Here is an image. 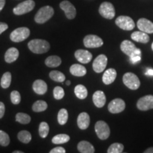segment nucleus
<instances>
[{
    "mask_svg": "<svg viewBox=\"0 0 153 153\" xmlns=\"http://www.w3.org/2000/svg\"><path fill=\"white\" fill-rule=\"evenodd\" d=\"M95 132L100 140H106L110 136V128L105 121L99 120L95 124Z\"/></svg>",
    "mask_w": 153,
    "mask_h": 153,
    "instance_id": "20e7f679",
    "label": "nucleus"
},
{
    "mask_svg": "<svg viewBox=\"0 0 153 153\" xmlns=\"http://www.w3.org/2000/svg\"><path fill=\"white\" fill-rule=\"evenodd\" d=\"M48 104L45 101L38 100L36 101L33 104L32 109L35 112H42L47 109Z\"/></svg>",
    "mask_w": 153,
    "mask_h": 153,
    "instance_id": "c85d7f7f",
    "label": "nucleus"
},
{
    "mask_svg": "<svg viewBox=\"0 0 153 153\" xmlns=\"http://www.w3.org/2000/svg\"><path fill=\"white\" fill-rule=\"evenodd\" d=\"M30 36V30L26 27H20L13 30L10 34V39L15 43L24 41Z\"/></svg>",
    "mask_w": 153,
    "mask_h": 153,
    "instance_id": "39448f33",
    "label": "nucleus"
},
{
    "mask_svg": "<svg viewBox=\"0 0 153 153\" xmlns=\"http://www.w3.org/2000/svg\"><path fill=\"white\" fill-rule=\"evenodd\" d=\"M93 102L97 108H102L106 104V98L102 91H97L93 94Z\"/></svg>",
    "mask_w": 153,
    "mask_h": 153,
    "instance_id": "dca6fc26",
    "label": "nucleus"
},
{
    "mask_svg": "<svg viewBox=\"0 0 153 153\" xmlns=\"http://www.w3.org/2000/svg\"><path fill=\"white\" fill-rule=\"evenodd\" d=\"M116 76H117L116 70L114 68H109L106 70L104 74H103L102 81L105 85H111L115 81Z\"/></svg>",
    "mask_w": 153,
    "mask_h": 153,
    "instance_id": "f3484780",
    "label": "nucleus"
},
{
    "mask_svg": "<svg viewBox=\"0 0 153 153\" xmlns=\"http://www.w3.org/2000/svg\"><path fill=\"white\" fill-rule=\"evenodd\" d=\"M146 74H148V75L153 76V70H148V71L146 72Z\"/></svg>",
    "mask_w": 153,
    "mask_h": 153,
    "instance_id": "a18cd8bd",
    "label": "nucleus"
},
{
    "mask_svg": "<svg viewBox=\"0 0 153 153\" xmlns=\"http://www.w3.org/2000/svg\"><path fill=\"white\" fill-rule=\"evenodd\" d=\"M6 0H0V11L2 10L5 5Z\"/></svg>",
    "mask_w": 153,
    "mask_h": 153,
    "instance_id": "37998d69",
    "label": "nucleus"
},
{
    "mask_svg": "<svg viewBox=\"0 0 153 153\" xmlns=\"http://www.w3.org/2000/svg\"><path fill=\"white\" fill-rule=\"evenodd\" d=\"M136 48H137L135 44L132 43L131 41H128V40H125L120 44V50H121L122 52L125 53L126 55H128L129 57L135 52Z\"/></svg>",
    "mask_w": 153,
    "mask_h": 153,
    "instance_id": "6ab92c4d",
    "label": "nucleus"
},
{
    "mask_svg": "<svg viewBox=\"0 0 153 153\" xmlns=\"http://www.w3.org/2000/svg\"><path fill=\"white\" fill-rule=\"evenodd\" d=\"M123 82L126 87L132 90H136L140 86V82L137 75L132 72H126L123 76Z\"/></svg>",
    "mask_w": 153,
    "mask_h": 153,
    "instance_id": "7ed1b4c3",
    "label": "nucleus"
},
{
    "mask_svg": "<svg viewBox=\"0 0 153 153\" xmlns=\"http://www.w3.org/2000/svg\"><path fill=\"white\" fill-rule=\"evenodd\" d=\"M126 108V103L123 99L117 98L112 100L108 105V110L111 114H119Z\"/></svg>",
    "mask_w": 153,
    "mask_h": 153,
    "instance_id": "f8f14e48",
    "label": "nucleus"
},
{
    "mask_svg": "<svg viewBox=\"0 0 153 153\" xmlns=\"http://www.w3.org/2000/svg\"><path fill=\"white\" fill-rule=\"evenodd\" d=\"M35 1L33 0H26L19 4L13 9V12L16 15H23L31 11L35 7Z\"/></svg>",
    "mask_w": 153,
    "mask_h": 153,
    "instance_id": "423d86ee",
    "label": "nucleus"
},
{
    "mask_svg": "<svg viewBox=\"0 0 153 153\" xmlns=\"http://www.w3.org/2000/svg\"><path fill=\"white\" fill-rule=\"evenodd\" d=\"M144 153H153V148H149L147 149V150H145L144 152Z\"/></svg>",
    "mask_w": 153,
    "mask_h": 153,
    "instance_id": "c03bdc74",
    "label": "nucleus"
},
{
    "mask_svg": "<svg viewBox=\"0 0 153 153\" xmlns=\"http://www.w3.org/2000/svg\"><path fill=\"white\" fill-rule=\"evenodd\" d=\"M116 26L124 30H131L135 28V22L130 16H120L116 19Z\"/></svg>",
    "mask_w": 153,
    "mask_h": 153,
    "instance_id": "6e6552de",
    "label": "nucleus"
},
{
    "mask_svg": "<svg viewBox=\"0 0 153 153\" xmlns=\"http://www.w3.org/2000/svg\"><path fill=\"white\" fill-rule=\"evenodd\" d=\"M28 48L31 52L36 54H43L50 50V44L45 40L33 39L28 42Z\"/></svg>",
    "mask_w": 153,
    "mask_h": 153,
    "instance_id": "f257e3e1",
    "label": "nucleus"
},
{
    "mask_svg": "<svg viewBox=\"0 0 153 153\" xmlns=\"http://www.w3.org/2000/svg\"><path fill=\"white\" fill-rule=\"evenodd\" d=\"M90 124V117L86 112H82L78 116L77 125L81 130H85Z\"/></svg>",
    "mask_w": 153,
    "mask_h": 153,
    "instance_id": "a211bd4d",
    "label": "nucleus"
},
{
    "mask_svg": "<svg viewBox=\"0 0 153 153\" xmlns=\"http://www.w3.org/2000/svg\"><path fill=\"white\" fill-rule=\"evenodd\" d=\"M99 12L101 16L106 19H112L114 18L116 11L114 5L108 1H104L100 5Z\"/></svg>",
    "mask_w": 153,
    "mask_h": 153,
    "instance_id": "0eeeda50",
    "label": "nucleus"
},
{
    "mask_svg": "<svg viewBox=\"0 0 153 153\" xmlns=\"http://www.w3.org/2000/svg\"><path fill=\"white\" fill-rule=\"evenodd\" d=\"M18 139L21 142L25 144H27L31 140V134L30 133V132L27 131H22L18 133Z\"/></svg>",
    "mask_w": 153,
    "mask_h": 153,
    "instance_id": "c756f323",
    "label": "nucleus"
},
{
    "mask_svg": "<svg viewBox=\"0 0 153 153\" xmlns=\"http://www.w3.org/2000/svg\"><path fill=\"white\" fill-rule=\"evenodd\" d=\"M10 143L9 135L4 131H0V145L1 146H7Z\"/></svg>",
    "mask_w": 153,
    "mask_h": 153,
    "instance_id": "c9c22d12",
    "label": "nucleus"
},
{
    "mask_svg": "<svg viewBox=\"0 0 153 153\" xmlns=\"http://www.w3.org/2000/svg\"><path fill=\"white\" fill-rule=\"evenodd\" d=\"M53 14H54V10L53 7L51 6H45L38 10L34 19L38 24H44L48 22L53 16Z\"/></svg>",
    "mask_w": 153,
    "mask_h": 153,
    "instance_id": "f03ea898",
    "label": "nucleus"
},
{
    "mask_svg": "<svg viewBox=\"0 0 153 153\" xmlns=\"http://www.w3.org/2000/svg\"><path fill=\"white\" fill-rule=\"evenodd\" d=\"M137 26L141 31L147 33H153V23L145 18L140 19L137 22Z\"/></svg>",
    "mask_w": 153,
    "mask_h": 153,
    "instance_id": "2eb2a0df",
    "label": "nucleus"
},
{
    "mask_svg": "<svg viewBox=\"0 0 153 153\" xmlns=\"http://www.w3.org/2000/svg\"><path fill=\"white\" fill-rule=\"evenodd\" d=\"M66 85H68V86L70 85V81H69V80H68V81H67V82H66Z\"/></svg>",
    "mask_w": 153,
    "mask_h": 153,
    "instance_id": "de8ad7c7",
    "label": "nucleus"
},
{
    "mask_svg": "<svg viewBox=\"0 0 153 153\" xmlns=\"http://www.w3.org/2000/svg\"><path fill=\"white\" fill-rule=\"evenodd\" d=\"M13 153H23L22 151H14Z\"/></svg>",
    "mask_w": 153,
    "mask_h": 153,
    "instance_id": "49530a36",
    "label": "nucleus"
},
{
    "mask_svg": "<svg viewBox=\"0 0 153 153\" xmlns=\"http://www.w3.org/2000/svg\"><path fill=\"white\" fill-rule=\"evenodd\" d=\"M104 42L100 37L96 35H87L84 38V45L89 48H96L102 46Z\"/></svg>",
    "mask_w": 153,
    "mask_h": 153,
    "instance_id": "1a4fd4ad",
    "label": "nucleus"
},
{
    "mask_svg": "<svg viewBox=\"0 0 153 153\" xmlns=\"http://www.w3.org/2000/svg\"><path fill=\"white\" fill-rule=\"evenodd\" d=\"M49 126L46 122H41L39 125V135L43 138H45L49 133Z\"/></svg>",
    "mask_w": 153,
    "mask_h": 153,
    "instance_id": "f704fd0d",
    "label": "nucleus"
},
{
    "mask_svg": "<svg viewBox=\"0 0 153 153\" xmlns=\"http://www.w3.org/2000/svg\"><path fill=\"white\" fill-rule=\"evenodd\" d=\"M131 38L134 41L141 43H147L150 41V36H148V33L141 30L133 32L131 34Z\"/></svg>",
    "mask_w": 153,
    "mask_h": 153,
    "instance_id": "412c9836",
    "label": "nucleus"
},
{
    "mask_svg": "<svg viewBox=\"0 0 153 153\" xmlns=\"http://www.w3.org/2000/svg\"><path fill=\"white\" fill-rule=\"evenodd\" d=\"M19 55V50L16 48H10L7 51L4 55V60L7 63L14 62L18 59Z\"/></svg>",
    "mask_w": 153,
    "mask_h": 153,
    "instance_id": "4be33fe9",
    "label": "nucleus"
},
{
    "mask_svg": "<svg viewBox=\"0 0 153 153\" xmlns=\"http://www.w3.org/2000/svg\"><path fill=\"white\" fill-rule=\"evenodd\" d=\"M152 51H153V43L152 44Z\"/></svg>",
    "mask_w": 153,
    "mask_h": 153,
    "instance_id": "09e8293b",
    "label": "nucleus"
},
{
    "mask_svg": "<svg viewBox=\"0 0 153 153\" xmlns=\"http://www.w3.org/2000/svg\"><path fill=\"white\" fill-rule=\"evenodd\" d=\"M7 28H8V25L6 24V23L0 22V35H1L4 31H5Z\"/></svg>",
    "mask_w": 153,
    "mask_h": 153,
    "instance_id": "a19ab883",
    "label": "nucleus"
},
{
    "mask_svg": "<svg viewBox=\"0 0 153 153\" xmlns=\"http://www.w3.org/2000/svg\"><path fill=\"white\" fill-rule=\"evenodd\" d=\"M124 150V146L121 143H113L112 145H111L109 148H108L107 152L108 153H121L123 152Z\"/></svg>",
    "mask_w": 153,
    "mask_h": 153,
    "instance_id": "473e14b6",
    "label": "nucleus"
},
{
    "mask_svg": "<svg viewBox=\"0 0 153 153\" xmlns=\"http://www.w3.org/2000/svg\"><path fill=\"white\" fill-rule=\"evenodd\" d=\"M5 113V106L4 103L0 101V118H1L4 116Z\"/></svg>",
    "mask_w": 153,
    "mask_h": 153,
    "instance_id": "79ce46f5",
    "label": "nucleus"
},
{
    "mask_svg": "<svg viewBox=\"0 0 153 153\" xmlns=\"http://www.w3.org/2000/svg\"><path fill=\"white\" fill-rule=\"evenodd\" d=\"M76 59L82 64H87L92 60V54L86 50H77L74 53Z\"/></svg>",
    "mask_w": 153,
    "mask_h": 153,
    "instance_id": "4468645a",
    "label": "nucleus"
},
{
    "mask_svg": "<svg viewBox=\"0 0 153 153\" xmlns=\"http://www.w3.org/2000/svg\"><path fill=\"white\" fill-rule=\"evenodd\" d=\"M11 101L14 104H19L21 102V94L18 91H11Z\"/></svg>",
    "mask_w": 153,
    "mask_h": 153,
    "instance_id": "58836bf2",
    "label": "nucleus"
},
{
    "mask_svg": "<svg viewBox=\"0 0 153 153\" xmlns=\"http://www.w3.org/2000/svg\"><path fill=\"white\" fill-rule=\"evenodd\" d=\"M130 59H131V62L132 63H136L138 61L140 60L141 59V51L138 48H136L133 54L130 56Z\"/></svg>",
    "mask_w": 153,
    "mask_h": 153,
    "instance_id": "4c0bfd02",
    "label": "nucleus"
},
{
    "mask_svg": "<svg viewBox=\"0 0 153 153\" xmlns=\"http://www.w3.org/2000/svg\"><path fill=\"white\" fill-rule=\"evenodd\" d=\"M62 63V60L59 56L57 55H51L48 57L45 60V65L49 68H57Z\"/></svg>",
    "mask_w": 153,
    "mask_h": 153,
    "instance_id": "393cba45",
    "label": "nucleus"
},
{
    "mask_svg": "<svg viewBox=\"0 0 153 153\" xmlns=\"http://www.w3.org/2000/svg\"><path fill=\"white\" fill-rule=\"evenodd\" d=\"M77 150L81 153H94L95 149L90 143L87 141L82 140L77 145Z\"/></svg>",
    "mask_w": 153,
    "mask_h": 153,
    "instance_id": "b1692460",
    "label": "nucleus"
},
{
    "mask_svg": "<svg viewBox=\"0 0 153 153\" xmlns=\"http://www.w3.org/2000/svg\"><path fill=\"white\" fill-rule=\"evenodd\" d=\"M70 73L76 76H83L87 74V69L85 67L79 64H74L70 68Z\"/></svg>",
    "mask_w": 153,
    "mask_h": 153,
    "instance_id": "5701e85b",
    "label": "nucleus"
},
{
    "mask_svg": "<svg viewBox=\"0 0 153 153\" xmlns=\"http://www.w3.org/2000/svg\"><path fill=\"white\" fill-rule=\"evenodd\" d=\"M137 108L143 111L153 109V95H146L140 98L137 101Z\"/></svg>",
    "mask_w": 153,
    "mask_h": 153,
    "instance_id": "9d476101",
    "label": "nucleus"
},
{
    "mask_svg": "<svg viewBox=\"0 0 153 153\" xmlns=\"http://www.w3.org/2000/svg\"><path fill=\"white\" fill-rule=\"evenodd\" d=\"M107 62H108V59L105 55H99L96 57V59L94 60L92 67L94 71L97 73H101L106 68Z\"/></svg>",
    "mask_w": 153,
    "mask_h": 153,
    "instance_id": "9b49d317",
    "label": "nucleus"
},
{
    "mask_svg": "<svg viewBox=\"0 0 153 153\" xmlns=\"http://www.w3.org/2000/svg\"><path fill=\"white\" fill-rule=\"evenodd\" d=\"M53 96L54 98L57 100H60L65 96V91L62 87H56L53 89Z\"/></svg>",
    "mask_w": 153,
    "mask_h": 153,
    "instance_id": "e433bc0d",
    "label": "nucleus"
},
{
    "mask_svg": "<svg viewBox=\"0 0 153 153\" xmlns=\"http://www.w3.org/2000/svg\"><path fill=\"white\" fill-rule=\"evenodd\" d=\"M70 137L67 134H58L53 137L52 142L55 145L64 144V143H68L70 140Z\"/></svg>",
    "mask_w": 153,
    "mask_h": 153,
    "instance_id": "bb28decb",
    "label": "nucleus"
},
{
    "mask_svg": "<svg viewBox=\"0 0 153 153\" xmlns=\"http://www.w3.org/2000/svg\"><path fill=\"white\" fill-rule=\"evenodd\" d=\"M50 78L53 81L57 82H62L65 80V74L60 71H57V70H53L51 71L49 74Z\"/></svg>",
    "mask_w": 153,
    "mask_h": 153,
    "instance_id": "cd10ccee",
    "label": "nucleus"
},
{
    "mask_svg": "<svg viewBox=\"0 0 153 153\" xmlns=\"http://www.w3.org/2000/svg\"><path fill=\"white\" fill-rule=\"evenodd\" d=\"M68 119V113L65 108H62L59 111L58 114H57V120L60 125H65L67 123Z\"/></svg>",
    "mask_w": 153,
    "mask_h": 153,
    "instance_id": "7c9ffc66",
    "label": "nucleus"
},
{
    "mask_svg": "<svg viewBox=\"0 0 153 153\" xmlns=\"http://www.w3.org/2000/svg\"><path fill=\"white\" fill-rule=\"evenodd\" d=\"M30 116L24 113H18L16 115V120L22 124H28L30 122Z\"/></svg>",
    "mask_w": 153,
    "mask_h": 153,
    "instance_id": "72a5a7b5",
    "label": "nucleus"
},
{
    "mask_svg": "<svg viewBox=\"0 0 153 153\" xmlns=\"http://www.w3.org/2000/svg\"><path fill=\"white\" fill-rule=\"evenodd\" d=\"M11 82V74L9 72H5L1 76V86L4 89H7L9 87Z\"/></svg>",
    "mask_w": 153,
    "mask_h": 153,
    "instance_id": "2f4dec72",
    "label": "nucleus"
},
{
    "mask_svg": "<svg viewBox=\"0 0 153 153\" xmlns=\"http://www.w3.org/2000/svg\"><path fill=\"white\" fill-rule=\"evenodd\" d=\"M33 89L38 94L43 95L47 92L48 85L43 80L37 79L33 82Z\"/></svg>",
    "mask_w": 153,
    "mask_h": 153,
    "instance_id": "aec40b11",
    "label": "nucleus"
},
{
    "mask_svg": "<svg viewBox=\"0 0 153 153\" xmlns=\"http://www.w3.org/2000/svg\"><path fill=\"white\" fill-rule=\"evenodd\" d=\"M65 150L62 147H56L50 151V153H65Z\"/></svg>",
    "mask_w": 153,
    "mask_h": 153,
    "instance_id": "ea45409f",
    "label": "nucleus"
},
{
    "mask_svg": "<svg viewBox=\"0 0 153 153\" xmlns=\"http://www.w3.org/2000/svg\"><path fill=\"white\" fill-rule=\"evenodd\" d=\"M60 7L64 11L65 16L68 19H73L76 16V11L74 6L69 1L65 0L60 4Z\"/></svg>",
    "mask_w": 153,
    "mask_h": 153,
    "instance_id": "ddd939ff",
    "label": "nucleus"
},
{
    "mask_svg": "<svg viewBox=\"0 0 153 153\" xmlns=\"http://www.w3.org/2000/svg\"><path fill=\"white\" fill-rule=\"evenodd\" d=\"M74 94L78 99H85L87 98L88 91L87 88L85 86L82 85H78L74 88Z\"/></svg>",
    "mask_w": 153,
    "mask_h": 153,
    "instance_id": "a878e982",
    "label": "nucleus"
}]
</instances>
